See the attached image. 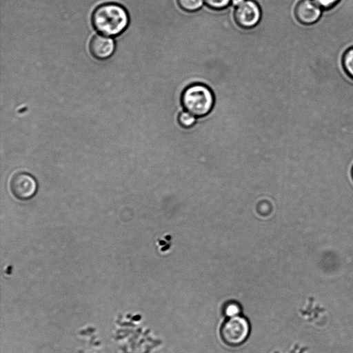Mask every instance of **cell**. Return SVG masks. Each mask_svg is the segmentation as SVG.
<instances>
[{"instance_id":"16","label":"cell","mask_w":353,"mask_h":353,"mask_svg":"<svg viewBox=\"0 0 353 353\" xmlns=\"http://www.w3.org/2000/svg\"><path fill=\"white\" fill-rule=\"evenodd\" d=\"M352 179H353V168H352Z\"/></svg>"},{"instance_id":"12","label":"cell","mask_w":353,"mask_h":353,"mask_svg":"<svg viewBox=\"0 0 353 353\" xmlns=\"http://www.w3.org/2000/svg\"><path fill=\"white\" fill-rule=\"evenodd\" d=\"M231 3V0H204V3L210 8L214 10H222L227 8Z\"/></svg>"},{"instance_id":"10","label":"cell","mask_w":353,"mask_h":353,"mask_svg":"<svg viewBox=\"0 0 353 353\" xmlns=\"http://www.w3.org/2000/svg\"><path fill=\"white\" fill-rule=\"evenodd\" d=\"M181 9L186 12L199 10L203 5L204 0H176Z\"/></svg>"},{"instance_id":"11","label":"cell","mask_w":353,"mask_h":353,"mask_svg":"<svg viewBox=\"0 0 353 353\" xmlns=\"http://www.w3.org/2000/svg\"><path fill=\"white\" fill-rule=\"evenodd\" d=\"M196 117L187 110L181 112L178 115V122L181 126L188 128L196 122Z\"/></svg>"},{"instance_id":"14","label":"cell","mask_w":353,"mask_h":353,"mask_svg":"<svg viewBox=\"0 0 353 353\" xmlns=\"http://www.w3.org/2000/svg\"><path fill=\"white\" fill-rule=\"evenodd\" d=\"M159 244L162 251L168 250L172 245V236L165 235L164 237L159 239Z\"/></svg>"},{"instance_id":"5","label":"cell","mask_w":353,"mask_h":353,"mask_svg":"<svg viewBox=\"0 0 353 353\" xmlns=\"http://www.w3.org/2000/svg\"><path fill=\"white\" fill-rule=\"evenodd\" d=\"M236 24L242 28L250 29L260 21L261 10L259 5L254 0H245L236 7L234 13Z\"/></svg>"},{"instance_id":"6","label":"cell","mask_w":353,"mask_h":353,"mask_svg":"<svg viewBox=\"0 0 353 353\" xmlns=\"http://www.w3.org/2000/svg\"><path fill=\"white\" fill-rule=\"evenodd\" d=\"M323 10L313 0H299L294 6V13L300 23L309 26L319 20Z\"/></svg>"},{"instance_id":"1","label":"cell","mask_w":353,"mask_h":353,"mask_svg":"<svg viewBox=\"0 0 353 353\" xmlns=\"http://www.w3.org/2000/svg\"><path fill=\"white\" fill-rule=\"evenodd\" d=\"M92 24L99 32L106 36H117L128 27L129 17L125 9L114 3L99 6L91 17Z\"/></svg>"},{"instance_id":"9","label":"cell","mask_w":353,"mask_h":353,"mask_svg":"<svg viewBox=\"0 0 353 353\" xmlns=\"http://www.w3.org/2000/svg\"><path fill=\"white\" fill-rule=\"evenodd\" d=\"M242 308L241 305L236 301H228L223 307V314L225 317L232 318L241 315Z\"/></svg>"},{"instance_id":"15","label":"cell","mask_w":353,"mask_h":353,"mask_svg":"<svg viewBox=\"0 0 353 353\" xmlns=\"http://www.w3.org/2000/svg\"><path fill=\"white\" fill-rule=\"evenodd\" d=\"M245 0H231L230 4L234 7H238L241 5Z\"/></svg>"},{"instance_id":"13","label":"cell","mask_w":353,"mask_h":353,"mask_svg":"<svg viewBox=\"0 0 353 353\" xmlns=\"http://www.w3.org/2000/svg\"><path fill=\"white\" fill-rule=\"evenodd\" d=\"M323 10H330L336 7L341 0H313Z\"/></svg>"},{"instance_id":"3","label":"cell","mask_w":353,"mask_h":353,"mask_svg":"<svg viewBox=\"0 0 353 353\" xmlns=\"http://www.w3.org/2000/svg\"><path fill=\"white\" fill-rule=\"evenodd\" d=\"M250 332V323L245 316L241 315L227 318L219 330L222 342L230 347H237L244 343Z\"/></svg>"},{"instance_id":"4","label":"cell","mask_w":353,"mask_h":353,"mask_svg":"<svg viewBox=\"0 0 353 353\" xmlns=\"http://www.w3.org/2000/svg\"><path fill=\"white\" fill-rule=\"evenodd\" d=\"M10 188L15 198L21 201H27L35 195L37 190V183L31 174L25 172H19L12 176Z\"/></svg>"},{"instance_id":"7","label":"cell","mask_w":353,"mask_h":353,"mask_svg":"<svg viewBox=\"0 0 353 353\" xmlns=\"http://www.w3.org/2000/svg\"><path fill=\"white\" fill-rule=\"evenodd\" d=\"M89 50L97 59L104 60L110 57L114 50V42L108 37L94 35L90 41Z\"/></svg>"},{"instance_id":"8","label":"cell","mask_w":353,"mask_h":353,"mask_svg":"<svg viewBox=\"0 0 353 353\" xmlns=\"http://www.w3.org/2000/svg\"><path fill=\"white\" fill-rule=\"evenodd\" d=\"M341 63L345 73L353 80V46L344 52Z\"/></svg>"},{"instance_id":"2","label":"cell","mask_w":353,"mask_h":353,"mask_svg":"<svg viewBox=\"0 0 353 353\" xmlns=\"http://www.w3.org/2000/svg\"><path fill=\"white\" fill-rule=\"evenodd\" d=\"M214 103L212 91L202 83L188 86L181 95V103L185 110L197 117H202L210 112Z\"/></svg>"}]
</instances>
